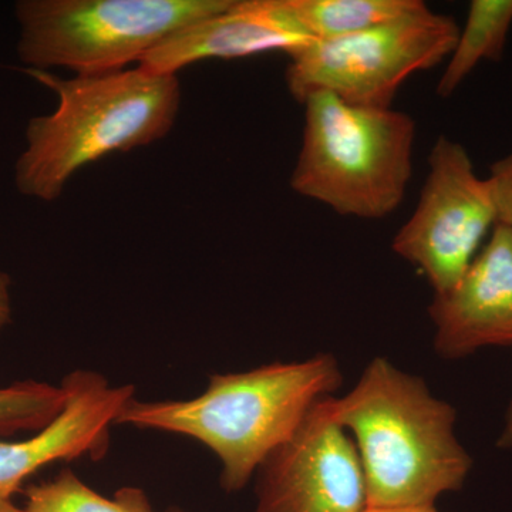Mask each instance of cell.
<instances>
[{
	"mask_svg": "<svg viewBox=\"0 0 512 512\" xmlns=\"http://www.w3.org/2000/svg\"><path fill=\"white\" fill-rule=\"evenodd\" d=\"M429 313L434 348L460 359L485 346H512V231L495 225L491 238L447 292L434 295Z\"/></svg>",
	"mask_w": 512,
	"mask_h": 512,
	"instance_id": "cell-10",
	"label": "cell"
},
{
	"mask_svg": "<svg viewBox=\"0 0 512 512\" xmlns=\"http://www.w3.org/2000/svg\"><path fill=\"white\" fill-rule=\"evenodd\" d=\"M285 5L315 40L355 35L429 8L421 0H285Z\"/></svg>",
	"mask_w": 512,
	"mask_h": 512,
	"instance_id": "cell-13",
	"label": "cell"
},
{
	"mask_svg": "<svg viewBox=\"0 0 512 512\" xmlns=\"http://www.w3.org/2000/svg\"><path fill=\"white\" fill-rule=\"evenodd\" d=\"M330 397L315 404L291 439L258 470L254 512H360L365 474L348 431L333 420Z\"/></svg>",
	"mask_w": 512,
	"mask_h": 512,
	"instance_id": "cell-8",
	"label": "cell"
},
{
	"mask_svg": "<svg viewBox=\"0 0 512 512\" xmlns=\"http://www.w3.org/2000/svg\"><path fill=\"white\" fill-rule=\"evenodd\" d=\"M25 73L59 100L53 113L29 120L25 150L15 164L16 188L35 200H59L86 165L167 137L180 113L177 74L141 67L72 79L45 70Z\"/></svg>",
	"mask_w": 512,
	"mask_h": 512,
	"instance_id": "cell-3",
	"label": "cell"
},
{
	"mask_svg": "<svg viewBox=\"0 0 512 512\" xmlns=\"http://www.w3.org/2000/svg\"><path fill=\"white\" fill-rule=\"evenodd\" d=\"M292 190L339 215L379 220L403 202L413 174L416 124L402 111L309 93Z\"/></svg>",
	"mask_w": 512,
	"mask_h": 512,
	"instance_id": "cell-4",
	"label": "cell"
},
{
	"mask_svg": "<svg viewBox=\"0 0 512 512\" xmlns=\"http://www.w3.org/2000/svg\"><path fill=\"white\" fill-rule=\"evenodd\" d=\"M60 386L66 403L56 419L30 439L0 440V498L12 500L30 476L56 461L103 457L110 443V427L136 397L133 384L113 386L89 370L70 373Z\"/></svg>",
	"mask_w": 512,
	"mask_h": 512,
	"instance_id": "cell-9",
	"label": "cell"
},
{
	"mask_svg": "<svg viewBox=\"0 0 512 512\" xmlns=\"http://www.w3.org/2000/svg\"><path fill=\"white\" fill-rule=\"evenodd\" d=\"M360 512H440L436 507L420 508H384V507H366Z\"/></svg>",
	"mask_w": 512,
	"mask_h": 512,
	"instance_id": "cell-19",
	"label": "cell"
},
{
	"mask_svg": "<svg viewBox=\"0 0 512 512\" xmlns=\"http://www.w3.org/2000/svg\"><path fill=\"white\" fill-rule=\"evenodd\" d=\"M0 512H26L23 508L16 507L12 500L0 498Z\"/></svg>",
	"mask_w": 512,
	"mask_h": 512,
	"instance_id": "cell-20",
	"label": "cell"
},
{
	"mask_svg": "<svg viewBox=\"0 0 512 512\" xmlns=\"http://www.w3.org/2000/svg\"><path fill=\"white\" fill-rule=\"evenodd\" d=\"M497 446L508 450L512 448V402L510 409H508L507 419H505L503 433H501L500 439H498Z\"/></svg>",
	"mask_w": 512,
	"mask_h": 512,
	"instance_id": "cell-18",
	"label": "cell"
},
{
	"mask_svg": "<svg viewBox=\"0 0 512 512\" xmlns=\"http://www.w3.org/2000/svg\"><path fill=\"white\" fill-rule=\"evenodd\" d=\"M313 42L315 39L286 8L285 0H234L224 12L167 37L138 62V67L154 74H177L201 60L268 52L291 56Z\"/></svg>",
	"mask_w": 512,
	"mask_h": 512,
	"instance_id": "cell-11",
	"label": "cell"
},
{
	"mask_svg": "<svg viewBox=\"0 0 512 512\" xmlns=\"http://www.w3.org/2000/svg\"><path fill=\"white\" fill-rule=\"evenodd\" d=\"M64 403L62 386L28 380L0 387V436L42 430L59 416Z\"/></svg>",
	"mask_w": 512,
	"mask_h": 512,
	"instance_id": "cell-15",
	"label": "cell"
},
{
	"mask_svg": "<svg viewBox=\"0 0 512 512\" xmlns=\"http://www.w3.org/2000/svg\"><path fill=\"white\" fill-rule=\"evenodd\" d=\"M340 384L342 373L332 355L275 362L248 372L212 375L207 390L191 400L141 402L134 397L116 424L200 441L220 458L222 488L235 493Z\"/></svg>",
	"mask_w": 512,
	"mask_h": 512,
	"instance_id": "cell-2",
	"label": "cell"
},
{
	"mask_svg": "<svg viewBox=\"0 0 512 512\" xmlns=\"http://www.w3.org/2000/svg\"><path fill=\"white\" fill-rule=\"evenodd\" d=\"M495 225L497 211L487 178L478 177L463 144L441 136L431 150L416 210L392 247L440 295L457 284Z\"/></svg>",
	"mask_w": 512,
	"mask_h": 512,
	"instance_id": "cell-7",
	"label": "cell"
},
{
	"mask_svg": "<svg viewBox=\"0 0 512 512\" xmlns=\"http://www.w3.org/2000/svg\"><path fill=\"white\" fill-rule=\"evenodd\" d=\"M512 26V0H473L466 25L448 56L437 94L447 99L483 60L500 62Z\"/></svg>",
	"mask_w": 512,
	"mask_h": 512,
	"instance_id": "cell-12",
	"label": "cell"
},
{
	"mask_svg": "<svg viewBox=\"0 0 512 512\" xmlns=\"http://www.w3.org/2000/svg\"><path fill=\"white\" fill-rule=\"evenodd\" d=\"M234 0H19L18 57L28 69L120 72L167 37Z\"/></svg>",
	"mask_w": 512,
	"mask_h": 512,
	"instance_id": "cell-5",
	"label": "cell"
},
{
	"mask_svg": "<svg viewBox=\"0 0 512 512\" xmlns=\"http://www.w3.org/2000/svg\"><path fill=\"white\" fill-rule=\"evenodd\" d=\"M9 275L0 271V330L9 325L12 319V292Z\"/></svg>",
	"mask_w": 512,
	"mask_h": 512,
	"instance_id": "cell-17",
	"label": "cell"
},
{
	"mask_svg": "<svg viewBox=\"0 0 512 512\" xmlns=\"http://www.w3.org/2000/svg\"><path fill=\"white\" fill-rule=\"evenodd\" d=\"M168 512H184V511H180V510H171V511H168Z\"/></svg>",
	"mask_w": 512,
	"mask_h": 512,
	"instance_id": "cell-21",
	"label": "cell"
},
{
	"mask_svg": "<svg viewBox=\"0 0 512 512\" xmlns=\"http://www.w3.org/2000/svg\"><path fill=\"white\" fill-rule=\"evenodd\" d=\"M329 404L333 420L355 436L367 507H436L441 494L466 483L473 460L454 433L456 410L420 377L376 357L355 389Z\"/></svg>",
	"mask_w": 512,
	"mask_h": 512,
	"instance_id": "cell-1",
	"label": "cell"
},
{
	"mask_svg": "<svg viewBox=\"0 0 512 512\" xmlns=\"http://www.w3.org/2000/svg\"><path fill=\"white\" fill-rule=\"evenodd\" d=\"M457 23L429 8L333 40H315L293 53L285 80L293 99L329 92L356 106L390 109L407 77L451 55Z\"/></svg>",
	"mask_w": 512,
	"mask_h": 512,
	"instance_id": "cell-6",
	"label": "cell"
},
{
	"mask_svg": "<svg viewBox=\"0 0 512 512\" xmlns=\"http://www.w3.org/2000/svg\"><path fill=\"white\" fill-rule=\"evenodd\" d=\"M487 181L497 211V224L512 231V153L491 165Z\"/></svg>",
	"mask_w": 512,
	"mask_h": 512,
	"instance_id": "cell-16",
	"label": "cell"
},
{
	"mask_svg": "<svg viewBox=\"0 0 512 512\" xmlns=\"http://www.w3.org/2000/svg\"><path fill=\"white\" fill-rule=\"evenodd\" d=\"M26 512H156L141 488L123 487L113 498L83 483L70 468L26 488Z\"/></svg>",
	"mask_w": 512,
	"mask_h": 512,
	"instance_id": "cell-14",
	"label": "cell"
}]
</instances>
